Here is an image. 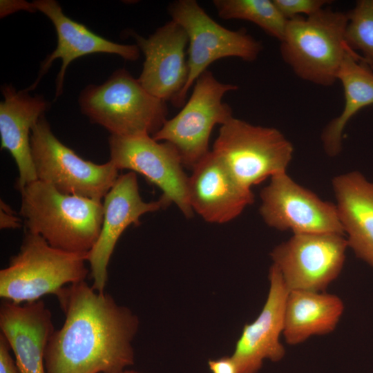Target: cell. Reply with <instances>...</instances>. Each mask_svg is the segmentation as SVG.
I'll return each instance as SVG.
<instances>
[{
    "mask_svg": "<svg viewBox=\"0 0 373 373\" xmlns=\"http://www.w3.org/2000/svg\"><path fill=\"white\" fill-rule=\"evenodd\" d=\"M32 3L37 10L43 12L52 22L57 32V46L44 59L37 78L26 91L36 88L57 59H61L62 62L56 79L55 99L62 93L67 67L79 57L95 53H108L119 55L128 61H135L139 58L140 48L137 45L117 44L96 35L84 25L68 17L57 1L37 0Z\"/></svg>",
    "mask_w": 373,
    "mask_h": 373,
    "instance_id": "obj_17",
    "label": "cell"
},
{
    "mask_svg": "<svg viewBox=\"0 0 373 373\" xmlns=\"http://www.w3.org/2000/svg\"><path fill=\"white\" fill-rule=\"evenodd\" d=\"M338 80L343 88L344 107L341 114L327 124L321 136L324 151L331 157L341 153L343 131L351 118L363 108L373 105V70L349 47Z\"/></svg>",
    "mask_w": 373,
    "mask_h": 373,
    "instance_id": "obj_22",
    "label": "cell"
},
{
    "mask_svg": "<svg viewBox=\"0 0 373 373\" xmlns=\"http://www.w3.org/2000/svg\"><path fill=\"white\" fill-rule=\"evenodd\" d=\"M347 14L323 8L309 16L287 19L280 42L283 61L294 73L312 84L331 86L347 49Z\"/></svg>",
    "mask_w": 373,
    "mask_h": 373,
    "instance_id": "obj_4",
    "label": "cell"
},
{
    "mask_svg": "<svg viewBox=\"0 0 373 373\" xmlns=\"http://www.w3.org/2000/svg\"><path fill=\"white\" fill-rule=\"evenodd\" d=\"M30 147L37 180L65 194L102 201L119 175L111 161L84 160L62 144L44 115L32 129Z\"/></svg>",
    "mask_w": 373,
    "mask_h": 373,
    "instance_id": "obj_7",
    "label": "cell"
},
{
    "mask_svg": "<svg viewBox=\"0 0 373 373\" xmlns=\"http://www.w3.org/2000/svg\"><path fill=\"white\" fill-rule=\"evenodd\" d=\"M171 20L180 25L189 39V76L174 106L185 103L187 93L213 61L225 57L256 60L262 50L260 41L244 29L232 30L214 21L195 0H178L169 7Z\"/></svg>",
    "mask_w": 373,
    "mask_h": 373,
    "instance_id": "obj_9",
    "label": "cell"
},
{
    "mask_svg": "<svg viewBox=\"0 0 373 373\" xmlns=\"http://www.w3.org/2000/svg\"><path fill=\"white\" fill-rule=\"evenodd\" d=\"M281 14L287 19L305 15L309 17L332 1L327 0H273Z\"/></svg>",
    "mask_w": 373,
    "mask_h": 373,
    "instance_id": "obj_25",
    "label": "cell"
},
{
    "mask_svg": "<svg viewBox=\"0 0 373 373\" xmlns=\"http://www.w3.org/2000/svg\"><path fill=\"white\" fill-rule=\"evenodd\" d=\"M332 187L348 248L373 268V182L352 171L336 176Z\"/></svg>",
    "mask_w": 373,
    "mask_h": 373,
    "instance_id": "obj_20",
    "label": "cell"
},
{
    "mask_svg": "<svg viewBox=\"0 0 373 373\" xmlns=\"http://www.w3.org/2000/svg\"><path fill=\"white\" fill-rule=\"evenodd\" d=\"M104 217L100 233L88 255L92 287L104 292L108 281V266L116 243L126 229L140 224L146 213L164 208L162 201L142 200L135 172L119 175L104 198Z\"/></svg>",
    "mask_w": 373,
    "mask_h": 373,
    "instance_id": "obj_13",
    "label": "cell"
},
{
    "mask_svg": "<svg viewBox=\"0 0 373 373\" xmlns=\"http://www.w3.org/2000/svg\"><path fill=\"white\" fill-rule=\"evenodd\" d=\"M4 99L0 104L1 148L12 156L18 168L16 188L19 191L37 180L31 153L30 134L44 115L48 102L41 96L32 97L24 90L3 86Z\"/></svg>",
    "mask_w": 373,
    "mask_h": 373,
    "instance_id": "obj_19",
    "label": "cell"
},
{
    "mask_svg": "<svg viewBox=\"0 0 373 373\" xmlns=\"http://www.w3.org/2000/svg\"><path fill=\"white\" fill-rule=\"evenodd\" d=\"M0 329L21 373H46L45 352L55 329L52 313L43 300L23 304L3 300Z\"/></svg>",
    "mask_w": 373,
    "mask_h": 373,
    "instance_id": "obj_18",
    "label": "cell"
},
{
    "mask_svg": "<svg viewBox=\"0 0 373 373\" xmlns=\"http://www.w3.org/2000/svg\"><path fill=\"white\" fill-rule=\"evenodd\" d=\"M193 86L182 110L152 136L156 141L173 145L184 167L191 170L210 151L209 143L214 126L224 124L233 117L231 107L222 98L227 93L238 89L235 84L219 82L208 70Z\"/></svg>",
    "mask_w": 373,
    "mask_h": 373,
    "instance_id": "obj_8",
    "label": "cell"
},
{
    "mask_svg": "<svg viewBox=\"0 0 373 373\" xmlns=\"http://www.w3.org/2000/svg\"><path fill=\"white\" fill-rule=\"evenodd\" d=\"M213 3L222 19L248 21L280 41L284 37L287 19L274 1L214 0Z\"/></svg>",
    "mask_w": 373,
    "mask_h": 373,
    "instance_id": "obj_23",
    "label": "cell"
},
{
    "mask_svg": "<svg viewBox=\"0 0 373 373\" xmlns=\"http://www.w3.org/2000/svg\"><path fill=\"white\" fill-rule=\"evenodd\" d=\"M345 309L343 300L326 291H289L285 303L283 336L290 345L314 336L332 333Z\"/></svg>",
    "mask_w": 373,
    "mask_h": 373,
    "instance_id": "obj_21",
    "label": "cell"
},
{
    "mask_svg": "<svg viewBox=\"0 0 373 373\" xmlns=\"http://www.w3.org/2000/svg\"><path fill=\"white\" fill-rule=\"evenodd\" d=\"M119 373H141V372L135 371V370H126H126L122 371Z\"/></svg>",
    "mask_w": 373,
    "mask_h": 373,
    "instance_id": "obj_29",
    "label": "cell"
},
{
    "mask_svg": "<svg viewBox=\"0 0 373 373\" xmlns=\"http://www.w3.org/2000/svg\"><path fill=\"white\" fill-rule=\"evenodd\" d=\"M191 170L189 202L193 212L206 222H229L254 202L251 189L242 185L212 151Z\"/></svg>",
    "mask_w": 373,
    "mask_h": 373,
    "instance_id": "obj_16",
    "label": "cell"
},
{
    "mask_svg": "<svg viewBox=\"0 0 373 373\" xmlns=\"http://www.w3.org/2000/svg\"><path fill=\"white\" fill-rule=\"evenodd\" d=\"M55 295L65 321L48 343L46 373H119L134 364L139 319L128 307L86 280Z\"/></svg>",
    "mask_w": 373,
    "mask_h": 373,
    "instance_id": "obj_1",
    "label": "cell"
},
{
    "mask_svg": "<svg viewBox=\"0 0 373 373\" xmlns=\"http://www.w3.org/2000/svg\"><path fill=\"white\" fill-rule=\"evenodd\" d=\"M347 248L343 234L294 233L270 256L289 291H325L340 275Z\"/></svg>",
    "mask_w": 373,
    "mask_h": 373,
    "instance_id": "obj_10",
    "label": "cell"
},
{
    "mask_svg": "<svg viewBox=\"0 0 373 373\" xmlns=\"http://www.w3.org/2000/svg\"><path fill=\"white\" fill-rule=\"evenodd\" d=\"M133 36L145 57L138 82L152 95L165 102L170 100L175 105L189 76L186 32L171 20L148 38Z\"/></svg>",
    "mask_w": 373,
    "mask_h": 373,
    "instance_id": "obj_14",
    "label": "cell"
},
{
    "mask_svg": "<svg viewBox=\"0 0 373 373\" xmlns=\"http://www.w3.org/2000/svg\"><path fill=\"white\" fill-rule=\"evenodd\" d=\"M268 278L269 287L262 310L252 323L245 325L231 356L238 373H257L265 360L278 362L285 355L280 338L284 331L289 290L274 265Z\"/></svg>",
    "mask_w": 373,
    "mask_h": 373,
    "instance_id": "obj_15",
    "label": "cell"
},
{
    "mask_svg": "<svg viewBox=\"0 0 373 373\" xmlns=\"http://www.w3.org/2000/svg\"><path fill=\"white\" fill-rule=\"evenodd\" d=\"M208 366L211 373H238L236 363L231 356L210 359Z\"/></svg>",
    "mask_w": 373,
    "mask_h": 373,
    "instance_id": "obj_28",
    "label": "cell"
},
{
    "mask_svg": "<svg viewBox=\"0 0 373 373\" xmlns=\"http://www.w3.org/2000/svg\"><path fill=\"white\" fill-rule=\"evenodd\" d=\"M260 198V213L270 227L293 233L345 235L336 205L322 200L286 172L271 178Z\"/></svg>",
    "mask_w": 373,
    "mask_h": 373,
    "instance_id": "obj_12",
    "label": "cell"
},
{
    "mask_svg": "<svg viewBox=\"0 0 373 373\" xmlns=\"http://www.w3.org/2000/svg\"><path fill=\"white\" fill-rule=\"evenodd\" d=\"M88 254L55 248L38 234L25 231L19 252L0 271V297L15 304L55 294L67 284L86 280Z\"/></svg>",
    "mask_w": 373,
    "mask_h": 373,
    "instance_id": "obj_3",
    "label": "cell"
},
{
    "mask_svg": "<svg viewBox=\"0 0 373 373\" xmlns=\"http://www.w3.org/2000/svg\"><path fill=\"white\" fill-rule=\"evenodd\" d=\"M21 220L18 218L11 207L1 200L0 203V228L17 229L21 226Z\"/></svg>",
    "mask_w": 373,
    "mask_h": 373,
    "instance_id": "obj_27",
    "label": "cell"
},
{
    "mask_svg": "<svg viewBox=\"0 0 373 373\" xmlns=\"http://www.w3.org/2000/svg\"><path fill=\"white\" fill-rule=\"evenodd\" d=\"M211 151L242 185L251 189L286 172L294 146L278 129L233 116L221 125Z\"/></svg>",
    "mask_w": 373,
    "mask_h": 373,
    "instance_id": "obj_6",
    "label": "cell"
},
{
    "mask_svg": "<svg viewBox=\"0 0 373 373\" xmlns=\"http://www.w3.org/2000/svg\"><path fill=\"white\" fill-rule=\"evenodd\" d=\"M10 347L6 338L0 334V373H21L10 354Z\"/></svg>",
    "mask_w": 373,
    "mask_h": 373,
    "instance_id": "obj_26",
    "label": "cell"
},
{
    "mask_svg": "<svg viewBox=\"0 0 373 373\" xmlns=\"http://www.w3.org/2000/svg\"><path fill=\"white\" fill-rule=\"evenodd\" d=\"M111 161L118 169H128L142 175L162 191L160 200L164 208L177 206L191 218L194 212L188 198L189 176L175 148L170 143L158 142L151 135L108 138Z\"/></svg>",
    "mask_w": 373,
    "mask_h": 373,
    "instance_id": "obj_11",
    "label": "cell"
},
{
    "mask_svg": "<svg viewBox=\"0 0 373 373\" xmlns=\"http://www.w3.org/2000/svg\"><path fill=\"white\" fill-rule=\"evenodd\" d=\"M347 14V46L373 70V0L357 1Z\"/></svg>",
    "mask_w": 373,
    "mask_h": 373,
    "instance_id": "obj_24",
    "label": "cell"
},
{
    "mask_svg": "<svg viewBox=\"0 0 373 373\" xmlns=\"http://www.w3.org/2000/svg\"><path fill=\"white\" fill-rule=\"evenodd\" d=\"M79 105L93 123L111 135L153 136L168 119L166 102L150 94L125 69L115 71L102 85L88 86Z\"/></svg>",
    "mask_w": 373,
    "mask_h": 373,
    "instance_id": "obj_5",
    "label": "cell"
},
{
    "mask_svg": "<svg viewBox=\"0 0 373 373\" xmlns=\"http://www.w3.org/2000/svg\"><path fill=\"white\" fill-rule=\"evenodd\" d=\"M19 193L26 231L66 251L88 254L93 249L103 221L102 201L61 193L39 180Z\"/></svg>",
    "mask_w": 373,
    "mask_h": 373,
    "instance_id": "obj_2",
    "label": "cell"
}]
</instances>
